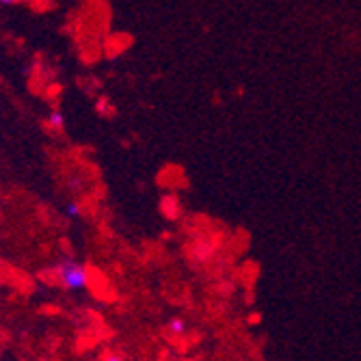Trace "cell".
<instances>
[{"label": "cell", "mask_w": 361, "mask_h": 361, "mask_svg": "<svg viewBox=\"0 0 361 361\" xmlns=\"http://www.w3.org/2000/svg\"><path fill=\"white\" fill-rule=\"evenodd\" d=\"M54 279L65 290L82 292V290H89V286H91V271L85 264H80V262L63 259L54 269Z\"/></svg>", "instance_id": "1"}, {"label": "cell", "mask_w": 361, "mask_h": 361, "mask_svg": "<svg viewBox=\"0 0 361 361\" xmlns=\"http://www.w3.org/2000/svg\"><path fill=\"white\" fill-rule=\"evenodd\" d=\"M48 126L54 128V130H61L65 126V115L61 111H50L48 115Z\"/></svg>", "instance_id": "3"}, {"label": "cell", "mask_w": 361, "mask_h": 361, "mask_svg": "<svg viewBox=\"0 0 361 361\" xmlns=\"http://www.w3.org/2000/svg\"><path fill=\"white\" fill-rule=\"evenodd\" d=\"M3 5H16V3H20V0H0Z\"/></svg>", "instance_id": "6"}, {"label": "cell", "mask_w": 361, "mask_h": 361, "mask_svg": "<svg viewBox=\"0 0 361 361\" xmlns=\"http://www.w3.org/2000/svg\"><path fill=\"white\" fill-rule=\"evenodd\" d=\"M167 329H169V334H171V336L182 338V336H186V334H188V322H186L182 316H173V318L169 320V324H167Z\"/></svg>", "instance_id": "2"}, {"label": "cell", "mask_w": 361, "mask_h": 361, "mask_svg": "<svg viewBox=\"0 0 361 361\" xmlns=\"http://www.w3.org/2000/svg\"><path fill=\"white\" fill-rule=\"evenodd\" d=\"M65 214H68L70 219H76V216H80V206H78L76 202H70L68 206H65Z\"/></svg>", "instance_id": "4"}, {"label": "cell", "mask_w": 361, "mask_h": 361, "mask_svg": "<svg viewBox=\"0 0 361 361\" xmlns=\"http://www.w3.org/2000/svg\"><path fill=\"white\" fill-rule=\"evenodd\" d=\"M102 361H126L119 353H106L104 357H102Z\"/></svg>", "instance_id": "5"}]
</instances>
